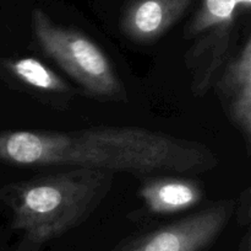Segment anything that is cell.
I'll use <instances>...</instances> for the list:
<instances>
[{"mask_svg":"<svg viewBox=\"0 0 251 251\" xmlns=\"http://www.w3.org/2000/svg\"><path fill=\"white\" fill-rule=\"evenodd\" d=\"M145 209L153 216L180 213L205 198L200 182L178 176L147 177L139 189Z\"/></svg>","mask_w":251,"mask_h":251,"instance_id":"obj_9","label":"cell"},{"mask_svg":"<svg viewBox=\"0 0 251 251\" xmlns=\"http://www.w3.org/2000/svg\"><path fill=\"white\" fill-rule=\"evenodd\" d=\"M235 207L234 199H221L112 251H206L225 230Z\"/></svg>","mask_w":251,"mask_h":251,"instance_id":"obj_4","label":"cell"},{"mask_svg":"<svg viewBox=\"0 0 251 251\" xmlns=\"http://www.w3.org/2000/svg\"><path fill=\"white\" fill-rule=\"evenodd\" d=\"M191 2L193 0H134L123 17V32L135 42L152 43L179 21Z\"/></svg>","mask_w":251,"mask_h":251,"instance_id":"obj_7","label":"cell"},{"mask_svg":"<svg viewBox=\"0 0 251 251\" xmlns=\"http://www.w3.org/2000/svg\"><path fill=\"white\" fill-rule=\"evenodd\" d=\"M213 89L230 122L251 144V38L232 52L213 81Z\"/></svg>","mask_w":251,"mask_h":251,"instance_id":"obj_5","label":"cell"},{"mask_svg":"<svg viewBox=\"0 0 251 251\" xmlns=\"http://www.w3.org/2000/svg\"><path fill=\"white\" fill-rule=\"evenodd\" d=\"M0 69L10 81L54 107H65L74 90L61 76L33 57L0 59Z\"/></svg>","mask_w":251,"mask_h":251,"instance_id":"obj_8","label":"cell"},{"mask_svg":"<svg viewBox=\"0 0 251 251\" xmlns=\"http://www.w3.org/2000/svg\"><path fill=\"white\" fill-rule=\"evenodd\" d=\"M235 22L215 26L195 37L185 54V65L190 73L191 90L198 97L208 93L233 52Z\"/></svg>","mask_w":251,"mask_h":251,"instance_id":"obj_6","label":"cell"},{"mask_svg":"<svg viewBox=\"0 0 251 251\" xmlns=\"http://www.w3.org/2000/svg\"><path fill=\"white\" fill-rule=\"evenodd\" d=\"M0 161L12 166L82 167L145 176L200 174L218 164L207 145L126 126L71 132L2 130Z\"/></svg>","mask_w":251,"mask_h":251,"instance_id":"obj_1","label":"cell"},{"mask_svg":"<svg viewBox=\"0 0 251 251\" xmlns=\"http://www.w3.org/2000/svg\"><path fill=\"white\" fill-rule=\"evenodd\" d=\"M251 0H202L191 21L186 25L185 38H195L215 26L234 24L238 14L249 11Z\"/></svg>","mask_w":251,"mask_h":251,"instance_id":"obj_10","label":"cell"},{"mask_svg":"<svg viewBox=\"0 0 251 251\" xmlns=\"http://www.w3.org/2000/svg\"><path fill=\"white\" fill-rule=\"evenodd\" d=\"M114 174L73 167L5 186L0 199L21 233L15 251H36L86 220L110 191Z\"/></svg>","mask_w":251,"mask_h":251,"instance_id":"obj_2","label":"cell"},{"mask_svg":"<svg viewBox=\"0 0 251 251\" xmlns=\"http://www.w3.org/2000/svg\"><path fill=\"white\" fill-rule=\"evenodd\" d=\"M31 27L39 52L75 80L86 95L100 101L126 98L112 62L87 34L55 24L41 9L32 11Z\"/></svg>","mask_w":251,"mask_h":251,"instance_id":"obj_3","label":"cell"}]
</instances>
